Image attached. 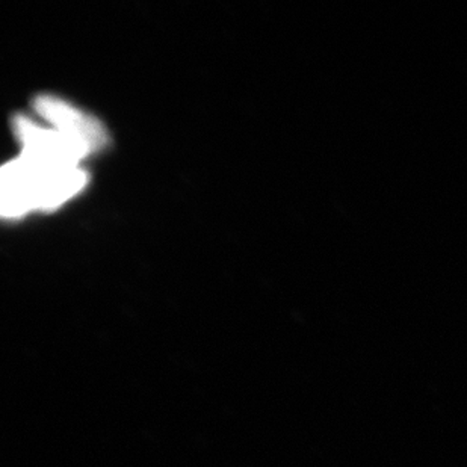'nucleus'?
<instances>
[{
  "label": "nucleus",
  "mask_w": 467,
  "mask_h": 467,
  "mask_svg": "<svg viewBox=\"0 0 467 467\" xmlns=\"http://www.w3.org/2000/svg\"><path fill=\"white\" fill-rule=\"evenodd\" d=\"M88 182L80 167H47L20 155L2 168L0 209L5 218L52 211L73 199Z\"/></svg>",
  "instance_id": "1"
},
{
  "label": "nucleus",
  "mask_w": 467,
  "mask_h": 467,
  "mask_svg": "<svg viewBox=\"0 0 467 467\" xmlns=\"http://www.w3.org/2000/svg\"><path fill=\"white\" fill-rule=\"evenodd\" d=\"M14 132L22 146V155L47 167H79L84 151L57 129L45 128L26 115L14 119Z\"/></svg>",
  "instance_id": "2"
},
{
  "label": "nucleus",
  "mask_w": 467,
  "mask_h": 467,
  "mask_svg": "<svg viewBox=\"0 0 467 467\" xmlns=\"http://www.w3.org/2000/svg\"><path fill=\"white\" fill-rule=\"evenodd\" d=\"M36 114L49 123L50 128L57 129L64 137L75 142L85 155L100 150L108 142V135L99 119L85 114L62 99L53 96H38L34 102Z\"/></svg>",
  "instance_id": "3"
}]
</instances>
